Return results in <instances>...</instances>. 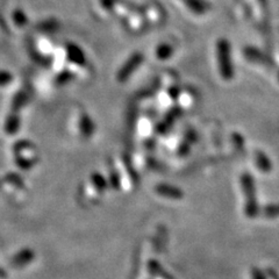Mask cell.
Returning <instances> with one entry per match:
<instances>
[{"label": "cell", "instance_id": "obj_1", "mask_svg": "<svg viewBox=\"0 0 279 279\" xmlns=\"http://www.w3.org/2000/svg\"><path fill=\"white\" fill-rule=\"evenodd\" d=\"M180 2L195 14H205L210 10V4L206 0H180Z\"/></svg>", "mask_w": 279, "mask_h": 279}, {"label": "cell", "instance_id": "obj_2", "mask_svg": "<svg viewBox=\"0 0 279 279\" xmlns=\"http://www.w3.org/2000/svg\"><path fill=\"white\" fill-rule=\"evenodd\" d=\"M142 55L141 54H136L134 56L132 57V60H129L127 63H126V66L121 70L119 73V79L120 81H125L126 78L129 76V73H131L133 70H134L137 65H139V63H141L142 61Z\"/></svg>", "mask_w": 279, "mask_h": 279}, {"label": "cell", "instance_id": "obj_3", "mask_svg": "<svg viewBox=\"0 0 279 279\" xmlns=\"http://www.w3.org/2000/svg\"><path fill=\"white\" fill-rule=\"evenodd\" d=\"M157 192H160L161 194H163L164 196H168V198H172V199H179L182 198V192H180L178 188H174L171 186H161L157 188Z\"/></svg>", "mask_w": 279, "mask_h": 279}, {"label": "cell", "instance_id": "obj_4", "mask_svg": "<svg viewBox=\"0 0 279 279\" xmlns=\"http://www.w3.org/2000/svg\"><path fill=\"white\" fill-rule=\"evenodd\" d=\"M170 48H169V46H162L161 48H158L157 50V57L161 58H167L169 57V55H170Z\"/></svg>", "mask_w": 279, "mask_h": 279}]
</instances>
